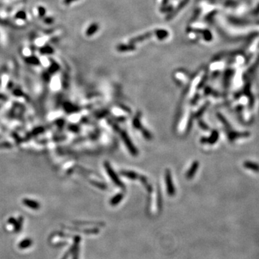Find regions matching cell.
Masks as SVG:
<instances>
[{
    "label": "cell",
    "mask_w": 259,
    "mask_h": 259,
    "mask_svg": "<svg viewBox=\"0 0 259 259\" xmlns=\"http://www.w3.org/2000/svg\"><path fill=\"white\" fill-rule=\"evenodd\" d=\"M243 166L245 169H249V170L256 171V172H259V164L256 163L251 162V161H245L243 164Z\"/></svg>",
    "instance_id": "6da1fadb"
},
{
    "label": "cell",
    "mask_w": 259,
    "mask_h": 259,
    "mask_svg": "<svg viewBox=\"0 0 259 259\" xmlns=\"http://www.w3.org/2000/svg\"><path fill=\"white\" fill-rule=\"evenodd\" d=\"M72 1H73V0H65L64 2L66 4H68V3H71V2Z\"/></svg>",
    "instance_id": "7a4b0ae2"
}]
</instances>
